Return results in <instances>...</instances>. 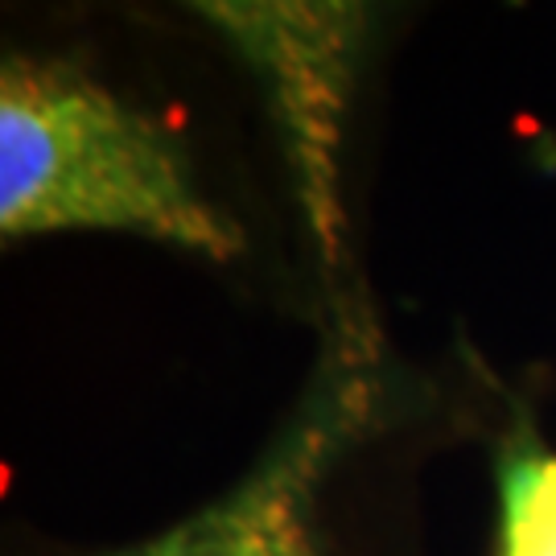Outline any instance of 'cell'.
Here are the masks:
<instances>
[{"label":"cell","mask_w":556,"mask_h":556,"mask_svg":"<svg viewBox=\"0 0 556 556\" xmlns=\"http://www.w3.org/2000/svg\"><path fill=\"white\" fill-rule=\"evenodd\" d=\"M0 231H128L211 260L243 231L199 194L178 144L71 62L9 54L0 71Z\"/></svg>","instance_id":"6da1fadb"},{"label":"cell","mask_w":556,"mask_h":556,"mask_svg":"<svg viewBox=\"0 0 556 556\" xmlns=\"http://www.w3.org/2000/svg\"><path fill=\"white\" fill-rule=\"evenodd\" d=\"M367 408L363 376H342L231 495L108 556H318L314 498Z\"/></svg>","instance_id":"7a4b0ae2"},{"label":"cell","mask_w":556,"mask_h":556,"mask_svg":"<svg viewBox=\"0 0 556 556\" xmlns=\"http://www.w3.org/2000/svg\"><path fill=\"white\" fill-rule=\"evenodd\" d=\"M227 29H236L243 54L260 62L277 91L280 119L289 128L305 202L318 215V231L334 248V149L346 83L355 59L358 17L346 4H215Z\"/></svg>","instance_id":"3957f363"},{"label":"cell","mask_w":556,"mask_h":556,"mask_svg":"<svg viewBox=\"0 0 556 556\" xmlns=\"http://www.w3.org/2000/svg\"><path fill=\"white\" fill-rule=\"evenodd\" d=\"M503 556H556V457H523L507 470Z\"/></svg>","instance_id":"277c9868"}]
</instances>
